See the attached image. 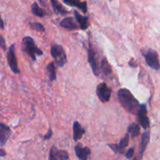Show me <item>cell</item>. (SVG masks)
<instances>
[{
	"label": "cell",
	"instance_id": "6da1fadb",
	"mask_svg": "<svg viewBox=\"0 0 160 160\" xmlns=\"http://www.w3.org/2000/svg\"><path fill=\"white\" fill-rule=\"evenodd\" d=\"M117 96L121 106L131 113L138 115L141 105L137 98L128 89L121 88L117 92Z\"/></svg>",
	"mask_w": 160,
	"mask_h": 160
},
{
	"label": "cell",
	"instance_id": "7a4b0ae2",
	"mask_svg": "<svg viewBox=\"0 0 160 160\" xmlns=\"http://www.w3.org/2000/svg\"><path fill=\"white\" fill-rule=\"evenodd\" d=\"M22 45L23 52L27 53L32 60H35L36 56H42L43 54V52L35 45L32 38L29 36L23 38L22 40Z\"/></svg>",
	"mask_w": 160,
	"mask_h": 160
},
{
	"label": "cell",
	"instance_id": "3957f363",
	"mask_svg": "<svg viewBox=\"0 0 160 160\" xmlns=\"http://www.w3.org/2000/svg\"><path fill=\"white\" fill-rule=\"evenodd\" d=\"M142 53L145 59L147 65L156 70H160V63L157 52L152 48L142 49Z\"/></svg>",
	"mask_w": 160,
	"mask_h": 160
},
{
	"label": "cell",
	"instance_id": "277c9868",
	"mask_svg": "<svg viewBox=\"0 0 160 160\" xmlns=\"http://www.w3.org/2000/svg\"><path fill=\"white\" fill-rule=\"evenodd\" d=\"M51 55L58 67H62L67 63V59L66 52L61 45H56V44L52 45Z\"/></svg>",
	"mask_w": 160,
	"mask_h": 160
},
{
	"label": "cell",
	"instance_id": "5b68a950",
	"mask_svg": "<svg viewBox=\"0 0 160 160\" xmlns=\"http://www.w3.org/2000/svg\"><path fill=\"white\" fill-rule=\"evenodd\" d=\"M7 61L11 70L15 74H20V71L18 68V63H17V56L15 54V45L12 44L9 48V51L7 53Z\"/></svg>",
	"mask_w": 160,
	"mask_h": 160
},
{
	"label": "cell",
	"instance_id": "8992f818",
	"mask_svg": "<svg viewBox=\"0 0 160 160\" xmlns=\"http://www.w3.org/2000/svg\"><path fill=\"white\" fill-rule=\"evenodd\" d=\"M97 96L102 102H106L109 101L112 95V89L108 87L106 83H101L97 86L96 89Z\"/></svg>",
	"mask_w": 160,
	"mask_h": 160
},
{
	"label": "cell",
	"instance_id": "52a82bcc",
	"mask_svg": "<svg viewBox=\"0 0 160 160\" xmlns=\"http://www.w3.org/2000/svg\"><path fill=\"white\" fill-rule=\"evenodd\" d=\"M88 60L89 64L92 67L94 74L98 77L99 75V68H98V65L97 63L96 54H95V52L92 47V44H89V48L88 49Z\"/></svg>",
	"mask_w": 160,
	"mask_h": 160
},
{
	"label": "cell",
	"instance_id": "ba28073f",
	"mask_svg": "<svg viewBox=\"0 0 160 160\" xmlns=\"http://www.w3.org/2000/svg\"><path fill=\"white\" fill-rule=\"evenodd\" d=\"M138 121L141 126L144 128V129L147 130L149 128V120H148V114H147V109L145 105H141L140 109L138 113Z\"/></svg>",
	"mask_w": 160,
	"mask_h": 160
},
{
	"label": "cell",
	"instance_id": "9c48e42d",
	"mask_svg": "<svg viewBox=\"0 0 160 160\" xmlns=\"http://www.w3.org/2000/svg\"><path fill=\"white\" fill-rule=\"evenodd\" d=\"M69 159L68 152L65 150H59L52 146L49 152L50 160H67Z\"/></svg>",
	"mask_w": 160,
	"mask_h": 160
},
{
	"label": "cell",
	"instance_id": "30bf717a",
	"mask_svg": "<svg viewBox=\"0 0 160 160\" xmlns=\"http://www.w3.org/2000/svg\"><path fill=\"white\" fill-rule=\"evenodd\" d=\"M11 135V130L7 125L0 123V145L4 146Z\"/></svg>",
	"mask_w": 160,
	"mask_h": 160
},
{
	"label": "cell",
	"instance_id": "8fae6325",
	"mask_svg": "<svg viewBox=\"0 0 160 160\" xmlns=\"http://www.w3.org/2000/svg\"><path fill=\"white\" fill-rule=\"evenodd\" d=\"M76 156L81 160H88V158L91 154L90 148L88 147H83L81 144H78L74 148Z\"/></svg>",
	"mask_w": 160,
	"mask_h": 160
},
{
	"label": "cell",
	"instance_id": "7c38bea8",
	"mask_svg": "<svg viewBox=\"0 0 160 160\" xmlns=\"http://www.w3.org/2000/svg\"><path fill=\"white\" fill-rule=\"evenodd\" d=\"M60 26L62 28H66L68 30H74L78 29V25L77 23V21L73 17H66L63 20H62L59 23Z\"/></svg>",
	"mask_w": 160,
	"mask_h": 160
},
{
	"label": "cell",
	"instance_id": "4fadbf2b",
	"mask_svg": "<svg viewBox=\"0 0 160 160\" xmlns=\"http://www.w3.org/2000/svg\"><path fill=\"white\" fill-rule=\"evenodd\" d=\"M63 2L65 3V4L68 5V6L78 7V9H81L84 13H86V12H87V2H81L80 0H63Z\"/></svg>",
	"mask_w": 160,
	"mask_h": 160
},
{
	"label": "cell",
	"instance_id": "5bb4252c",
	"mask_svg": "<svg viewBox=\"0 0 160 160\" xmlns=\"http://www.w3.org/2000/svg\"><path fill=\"white\" fill-rule=\"evenodd\" d=\"M73 140L75 142H78L82 138V136L85 134V130L81 127L79 122L75 121L73 125Z\"/></svg>",
	"mask_w": 160,
	"mask_h": 160
},
{
	"label": "cell",
	"instance_id": "9a60e30c",
	"mask_svg": "<svg viewBox=\"0 0 160 160\" xmlns=\"http://www.w3.org/2000/svg\"><path fill=\"white\" fill-rule=\"evenodd\" d=\"M74 17L76 20L78 22L80 25V28L81 30H86L89 26L88 17L85 16H82L78 11H74Z\"/></svg>",
	"mask_w": 160,
	"mask_h": 160
},
{
	"label": "cell",
	"instance_id": "2e32d148",
	"mask_svg": "<svg viewBox=\"0 0 160 160\" xmlns=\"http://www.w3.org/2000/svg\"><path fill=\"white\" fill-rule=\"evenodd\" d=\"M150 140V132L148 131H145L142 134V143H141V148H140V155L141 157L143 156L144 152L145 151L147 145H148V142Z\"/></svg>",
	"mask_w": 160,
	"mask_h": 160
},
{
	"label": "cell",
	"instance_id": "e0dca14e",
	"mask_svg": "<svg viewBox=\"0 0 160 160\" xmlns=\"http://www.w3.org/2000/svg\"><path fill=\"white\" fill-rule=\"evenodd\" d=\"M50 1H51L52 6L54 9L55 12L58 14H61V15H65L68 12V11L60 4L59 0H50Z\"/></svg>",
	"mask_w": 160,
	"mask_h": 160
},
{
	"label": "cell",
	"instance_id": "ac0fdd59",
	"mask_svg": "<svg viewBox=\"0 0 160 160\" xmlns=\"http://www.w3.org/2000/svg\"><path fill=\"white\" fill-rule=\"evenodd\" d=\"M100 70L105 75H109L112 73V67L106 58H103L100 62Z\"/></svg>",
	"mask_w": 160,
	"mask_h": 160
},
{
	"label": "cell",
	"instance_id": "d6986e66",
	"mask_svg": "<svg viewBox=\"0 0 160 160\" xmlns=\"http://www.w3.org/2000/svg\"><path fill=\"white\" fill-rule=\"evenodd\" d=\"M128 133L130 134L132 138H134L136 137H138V135L140 134V127L138 124L134 123H131L129 127H128Z\"/></svg>",
	"mask_w": 160,
	"mask_h": 160
},
{
	"label": "cell",
	"instance_id": "ffe728a7",
	"mask_svg": "<svg viewBox=\"0 0 160 160\" xmlns=\"http://www.w3.org/2000/svg\"><path fill=\"white\" fill-rule=\"evenodd\" d=\"M31 12L34 15L38 17H43L45 15V11L38 6L37 2H34L31 6Z\"/></svg>",
	"mask_w": 160,
	"mask_h": 160
},
{
	"label": "cell",
	"instance_id": "44dd1931",
	"mask_svg": "<svg viewBox=\"0 0 160 160\" xmlns=\"http://www.w3.org/2000/svg\"><path fill=\"white\" fill-rule=\"evenodd\" d=\"M47 71L48 73V77L49 80L51 81H55L56 79V67H55L53 62H50L47 66Z\"/></svg>",
	"mask_w": 160,
	"mask_h": 160
},
{
	"label": "cell",
	"instance_id": "7402d4cb",
	"mask_svg": "<svg viewBox=\"0 0 160 160\" xmlns=\"http://www.w3.org/2000/svg\"><path fill=\"white\" fill-rule=\"evenodd\" d=\"M30 27H31V29L34 30L36 31H45V28L43 26V24H42L39 22H34V23H30Z\"/></svg>",
	"mask_w": 160,
	"mask_h": 160
},
{
	"label": "cell",
	"instance_id": "603a6c76",
	"mask_svg": "<svg viewBox=\"0 0 160 160\" xmlns=\"http://www.w3.org/2000/svg\"><path fill=\"white\" fill-rule=\"evenodd\" d=\"M129 140H130V134L128 133V134L125 135V137H123V138L121 139L120 144H119V146H120V148H121L122 150L125 151V148H126V147L128 145V143H129Z\"/></svg>",
	"mask_w": 160,
	"mask_h": 160
},
{
	"label": "cell",
	"instance_id": "cb8c5ba5",
	"mask_svg": "<svg viewBox=\"0 0 160 160\" xmlns=\"http://www.w3.org/2000/svg\"><path fill=\"white\" fill-rule=\"evenodd\" d=\"M108 146H109V148H110L115 153H118V154H123L125 152L120 148L118 144H109Z\"/></svg>",
	"mask_w": 160,
	"mask_h": 160
},
{
	"label": "cell",
	"instance_id": "d4e9b609",
	"mask_svg": "<svg viewBox=\"0 0 160 160\" xmlns=\"http://www.w3.org/2000/svg\"><path fill=\"white\" fill-rule=\"evenodd\" d=\"M134 147H132V148H130V149L126 152V158H128V159H131V158L134 156Z\"/></svg>",
	"mask_w": 160,
	"mask_h": 160
},
{
	"label": "cell",
	"instance_id": "484cf974",
	"mask_svg": "<svg viewBox=\"0 0 160 160\" xmlns=\"http://www.w3.org/2000/svg\"><path fill=\"white\" fill-rule=\"evenodd\" d=\"M0 47L2 48L3 50L6 49V42H5V39L2 36H1L0 34Z\"/></svg>",
	"mask_w": 160,
	"mask_h": 160
},
{
	"label": "cell",
	"instance_id": "4316f807",
	"mask_svg": "<svg viewBox=\"0 0 160 160\" xmlns=\"http://www.w3.org/2000/svg\"><path fill=\"white\" fill-rule=\"evenodd\" d=\"M52 129L50 128V129L48 130V133H47L45 135H44V139H45V140H48V139H49L50 138L52 137Z\"/></svg>",
	"mask_w": 160,
	"mask_h": 160
},
{
	"label": "cell",
	"instance_id": "83f0119b",
	"mask_svg": "<svg viewBox=\"0 0 160 160\" xmlns=\"http://www.w3.org/2000/svg\"><path fill=\"white\" fill-rule=\"evenodd\" d=\"M129 66H131V67H134H134H136V66L137 65H136V63H135V61H134L133 59H131L129 62Z\"/></svg>",
	"mask_w": 160,
	"mask_h": 160
},
{
	"label": "cell",
	"instance_id": "f1b7e54d",
	"mask_svg": "<svg viewBox=\"0 0 160 160\" xmlns=\"http://www.w3.org/2000/svg\"><path fill=\"white\" fill-rule=\"evenodd\" d=\"M0 28H2V29H4V22H3L1 16H0Z\"/></svg>",
	"mask_w": 160,
	"mask_h": 160
},
{
	"label": "cell",
	"instance_id": "f546056e",
	"mask_svg": "<svg viewBox=\"0 0 160 160\" xmlns=\"http://www.w3.org/2000/svg\"><path fill=\"white\" fill-rule=\"evenodd\" d=\"M6 153L4 150L0 149V157H4V156H6Z\"/></svg>",
	"mask_w": 160,
	"mask_h": 160
},
{
	"label": "cell",
	"instance_id": "4dcf8cb0",
	"mask_svg": "<svg viewBox=\"0 0 160 160\" xmlns=\"http://www.w3.org/2000/svg\"><path fill=\"white\" fill-rule=\"evenodd\" d=\"M133 160H138V159H137V158H134V159H133Z\"/></svg>",
	"mask_w": 160,
	"mask_h": 160
}]
</instances>
